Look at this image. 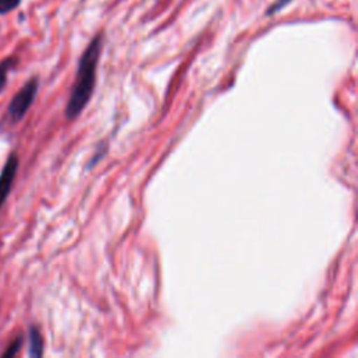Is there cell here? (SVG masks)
Wrapping results in <instances>:
<instances>
[{"label":"cell","mask_w":358,"mask_h":358,"mask_svg":"<svg viewBox=\"0 0 358 358\" xmlns=\"http://www.w3.org/2000/svg\"><path fill=\"white\" fill-rule=\"evenodd\" d=\"M102 49V34L94 36L87 49L84 50L77 70L76 83L71 88V94L66 106V116L69 119H74L80 115L83 108L88 103L96 76V64L99 59V53Z\"/></svg>","instance_id":"6da1fadb"},{"label":"cell","mask_w":358,"mask_h":358,"mask_svg":"<svg viewBox=\"0 0 358 358\" xmlns=\"http://www.w3.org/2000/svg\"><path fill=\"white\" fill-rule=\"evenodd\" d=\"M36 92H38V78L34 77L28 83H25L24 87L13 96L7 108L8 117L13 123L20 122L25 116V113L28 112L29 106L32 105L36 96Z\"/></svg>","instance_id":"7a4b0ae2"},{"label":"cell","mask_w":358,"mask_h":358,"mask_svg":"<svg viewBox=\"0 0 358 358\" xmlns=\"http://www.w3.org/2000/svg\"><path fill=\"white\" fill-rule=\"evenodd\" d=\"M18 155L15 152H11L0 172V208L3 207L6 199L10 194V190L13 187L17 171H18Z\"/></svg>","instance_id":"3957f363"},{"label":"cell","mask_w":358,"mask_h":358,"mask_svg":"<svg viewBox=\"0 0 358 358\" xmlns=\"http://www.w3.org/2000/svg\"><path fill=\"white\" fill-rule=\"evenodd\" d=\"M29 343V357H41L43 354V338L36 326H31L28 330Z\"/></svg>","instance_id":"277c9868"},{"label":"cell","mask_w":358,"mask_h":358,"mask_svg":"<svg viewBox=\"0 0 358 358\" xmlns=\"http://www.w3.org/2000/svg\"><path fill=\"white\" fill-rule=\"evenodd\" d=\"M14 64H15V57H7L0 62V91L3 90V87L7 81V76H8L10 70L14 67Z\"/></svg>","instance_id":"5b68a950"},{"label":"cell","mask_w":358,"mask_h":358,"mask_svg":"<svg viewBox=\"0 0 358 358\" xmlns=\"http://www.w3.org/2000/svg\"><path fill=\"white\" fill-rule=\"evenodd\" d=\"M21 345H22V337H21V336H17V337L8 344V347H6V351L1 354V357H3V358H11V357L17 355V352H18L20 348H21Z\"/></svg>","instance_id":"8992f818"},{"label":"cell","mask_w":358,"mask_h":358,"mask_svg":"<svg viewBox=\"0 0 358 358\" xmlns=\"http://www.w3.org/2000/svg\"><path fill=\"white\" fill-rule=\"evenodd\" d=\"M21 0H0V14H6L18 7Z\"/></svg>","instance_id":"52a82bcc"},{"label":"cell","mask_w":358,"mask_h":358,"mask_svg":"<svg viewBox=\"0 0 358 358\" xmlns=\"http://www.w3.org/2000/svg\"><path fill=\"white\" fill-rule=\"evenodd\" d=\"M287 1H289V0H281V1H278V3H275V4H274V6H273V7H271V8H270V10H268V11H267V14H268V13H270V14H271V13H274V11H277V10H278V8H281V7H282V6H284V4H285V3H287Z\"/></svg>","instance_id":"ba28073f"}]
</instances>
